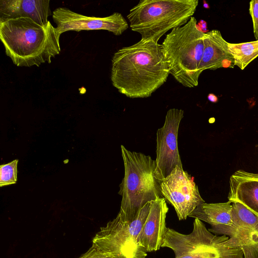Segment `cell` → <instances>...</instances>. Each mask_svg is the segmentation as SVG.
I'll use <instances>...</instances> for the list:
<instances>
[{
  "mask_svg": "<svg viewBox=\"0 0 258 258\" xmlns=\"http://www.w3.org/2000/svg\"><path fill=\"white\" fill-rule=\"evenodd\" d=\"M229 201H237L258 216V173L240 169L229 179Z\"/></svg>",
  "mask_w": 258,
  "mask_h": 258,
  "instance_id": "cell-13",
  "label": "cell"
},
{
  "mask_svg": "<svg viewBox=\"0 0 258 258\" xmlns=\"http://www.w3.org/2000/svg\"><path fill=\"white\" fill-rule=\"evenodd\" d=\"M18 160L2 164L0 166V186L15 184L17 181V165Z\"/></svg>",
  "mask_w": 258,
  "mask_h": 258,
  "instance_id": "cell-19",
  "label": "cell"
},
{
  "mask_svg": "<svg viewBox=\"0 0 258 258\" xmlns=\"http://www.w3.org/2000/svg\"><path fill=\"white\" fill-rule=\"evenodd\" d=\"M205 35L192 17L185 25L172 29L161 44L170 74L184 87L198 85Z\"/></svg>",
  "mask_w": 258,
  "mask_h": 258,
  "instance_id": "cell-4",
  "label": "cell"
},
{
  "mask_svg": "<svg viewBox=\"0 0 258 258\" xmlns=\"http://www.w3.org/2000/svg\"><path fill=\"white\" fill-rule=\"evenodd\" d=\"M208 98L209 100L213 102H215L217 100L216 97L212 94H210L208 96Z\"/></svg>",
  "mask_w": 258,
  "mask_h": 258,
  "instance_id": "cell-24",
  "label": "cell"
},
{
  "mask_svg": "<svg viewBox=\"0 0 258 258\" xmlns=\"http://www.w3.org/2000/svg\"><path fill=\"white\" fill-rule=\"evenodd\" d=\"M232 202L206 203L199 205L188 217L198 218L211 225V227L218 226H231L232 224Z\"/></svg>",
  "mask_w": 258,
  "mask_h": 258,
  "instance_id": "cell-16",
  "label": "cell"
},
{
  "mask_svg": "<svg viewBox=\"0 0 258 258\" xmlns=\"http://www.w3.org/2000/svg\"><path fill=\"white\" fill-rule=\"evenodd\" d=\"M198 0H141L127 15L130 27L143 41L158 42L166 32L193 17Z\"/></svg>",
  "mask_w": 258,
  "mask_h": 258,
  "instance_id": "cell-5",
  "label": "cell"
},
{
  "mask_svg": "<svg viewBox=\"0 0 258 258\" xmlns=\"http://www.w3.org/2000/svg\"><path fill=\"white\" fill-rule=\"evenodd\" d=\"M132 253L131 254V255L128 257V258H132Z\"/></svg>",
  "mask_w": 258,
  "mask_h": 258,
  "instance_id": "cell-25",
  "label": "cell"
},
{
  "mask_svg": "<svg viewBox=\"0 0 258 258\" xmlns=\"http://www.w3.org/2000/svg\"><path fill=\"white\" fill-rule=\"evenodd\" d=\"M228 46L234 66L242 70L258 57V40L239 43H228Z\"/></svg>",
  "mask_w": 258,
  "mask_h": 258,
  "instance_id": "cell-17",
  "label": "cell"
},
{
  "mask_svg": "<svg viewBox=\"0 0 258 258\" xmlns=\"http://www.w3.org/2000/svg\"><path fill=\"white\" fill-rule=\"evenodd\" d=\"M249 12L252 18L254 36L257 40H258V0H252L249 2Z\"/></svg>",
  "mask_w": 258,
  "mask_h": 258,
  "instance_id": "cell-21",
  "label": "cell"
},
{
  "mask_svg": "<svg viewBox=\"0 0 258 258\" xmlns=\"http://www.w3.org/2000/svg\"><path fill=\"white\" fill-rule=\"evenodd\" d=\"M232 225L252 229L258 233V216L237 201L232 202Z\"/></svg>",
  "mask_w": 258,
  "mask_h": 258,
  "instance_id": "cell-18",
  "label": "cell"
},
{
  "mask_svg": "<svg viewBox=\"0 0 258 258\" xmlns=\"http://www.w3.org/2000/svg\"><path fill=\"white\" fill-rule=\"evenodd\" d=\"M52 19L60 35L67 31L104 30L116 36L121 35L129 27L122 14L114 12L103 17L87 16L66 7H59L52 12Z\"/></svg>",
  "mask_w": 258,
  "mask_h": 258,
  "instance_id": "cell-10",
  "label": "cell"
},
{
  "mask_svg": "<svg viewBox=\"0 0 258 258\" xmlns=\"http://www.w3.org/2000/svg\"><path fill=\"white\" fill-rule=\"evenodd\" d=\"M228 238L226 235L213 234L202 221L195 218L189 234L167 228L161 247L171 249L175 258H243L240 248L225 244Z\"/></svg>",
  "mask_w": 258,
  "mask_h": 258,
  "instance_id": "cell-6",
  "label": "cell"
},
{
  "mask_svg": "<svg viewBox=\"0 0 258 258\" xmlns=\"http://www.w3.org/2000/svg\"><path fill=\"white\" fill-rule=\"evenodd\" d=\"M151 202L140 210L137 218L131 222L123 221L118 216L109 221L92 239V244L105 253L120 257L128 258L138 246L137 241L147 218Z\"/></svg>",
  "mask_w": 258,
  "mask_h": 258,
  "instance_id": "cell-7",
  "label": "cell"
},
{
  "mask_svg": "<svg viewBox=\"0 0 258 258\" xmlns=\"http://www.w3.org/2000/svg\"><path fill=\"white\" fill-rule=\"evenodd\" d=\"M170 74L161 44L139 42L122 47L111 59L110 79L118 91L130 98H144L163 85Z\"/></svg>",
  "mask_w": 258,
  "mask_h": 258,
  "instance_id": "cell-1",
  "label": "cell"
},
{
  "mask_svg": "<svg viewBox=\"0 0 258 258\" xmlns=\"http://www.w3.org/2000/svg\"><path fill=\"white\" fill-rule=\"evenodd\" d=\"M208 230L216 235L228 236L225 244L232 247L240 248L243 258H258V233L254 230L232 224L212 227Z\"/></svg>",
  "mask_w": 258,
  "mask_h": 258,
  "instance_id": "cell-15",
  "label": "cell"
},
{
  "mask_svg": "<svg viewBox=\"0 0 258 258\" xmlns=\"http://www.w3.org/2000/svg\"><path fill=\"white\" fill-rule=\"evenodd\" d=\"M51 15L49 0L0 1V21L29 18L45 25Z\"/></svg>",
  "mask_w": 258,
  "mask_h": 258,
  "instance_id": "cell-12",
  "label": "cell"
},
{
  "mask_svg": "<svg viewBox=\"0 0 258 258\" xmlns=\"http://www.w3.org/2000/svg\"><path fill=\"white\" fill-rule=\"evenodd\" d=\"M78 258H120L104 252L92 244V246L84 253Z\"/></svg>",
  "mask_w": 258,
  "mask_h": 258,
  "instance_id": "cell-20",
  "label": "cell"
},
{
  "mask_svg": "<svg viewBox=\"0 0 258 258\" xmlns=\"http://www.w3.org/2000/svg\"><path fill=\"white\" fill-rule=\"evenodd\" d=\"M132 255V258H145L147 253L142 248L138 246L133 250Z\"/></svg>",
  "mask_w": 258,
  "mask_h": 258,
  "instance_id": "cell-22",
  "label": "cell"
},
{
  "mask_svg": "<svg viewBox=\"0 0 258 258\" xmlns=\"http://www.w3.org/2000/svg\"><path fill=\"white\" fill-rule=\"evenodd\" d=\"M160 185L163 197L174 207L179 220H185L205 203L193 178L178 166Z\"/></svg>",
  "mask_w": 258,
  "mask_h": 258,
  "instance_id": "cell-9",
  "label": "cell"
},
{
  "mask_svg": "<svg viewBox=\"0 0 258 258\" xmlns=\"http://www.w3.org/2000/svg\"><path fill=\"white\" fill-rule=\"evenodd\" d=\"M168 211L164 198L151 202L149 213L137 241L138 246L145 251H157L161 247L167 229L165 219Z\"/></svg>",
  "mask_w": 258,
  "mask_h": 258,
  "instance_id": "cell-11",
  "label": "cell"
},
{
  "mask_svg": "<svg viewBox=\"0 0 258 258\" xmlns=\"http://www.w3.org/2000/svg\"><path fill=\"white\" fill-rule=\"evenodd\" d=\"M184 116L181 109L171 108L163 125L156 133V158L154 176L159 181L169 176L177 166L182 167L177 145L179 124Z\"/></svg>",
  "mask_w": 258,
  "mask_h": 258,
  "instance_id": "cell-8",
  "label": "cell"
},
{
  "mask_svg": "<svg viewBox=\"0 0 258 258\" xmlns=\"http://www.w3.org/2000/svg\"><path fill=\"white\" fill-rule=\"evenodd\" d=\"M204 48L200 69L201 73L206 70H215L222 68H233V59L228 49V42L218 30L205 33Z\"/></svg>",
  "mask_w": 258,
  "mask_h": 258,
  "instance_id": "cell-14",
  "label": "cell"
},
{
  "mask_svg": "<svg viewBox=\"0 0 258 258\" xmlns=\"http://www.w3.org/2000/svg\"><path fill=\"white\" fill-rule=\"evenodd\" d=\"M60 34L50 21L41 25L29 18L0 21L5 53L17 67H39L58 55Z\"/></svg>",
  "mask_w": 258,
  "mask_h": 258,
  "instance_id": "cell-2",
  "label": "cell"
},
{
  "mask_svg": "<svg viewBox=\"0 0 258 258\" xmlns=\"http://www.w3.org/2000/svg\"><path fill=\"white\" fill-rule=\"evenodd\" d=\"M124 175L118 194L122 196L118 216L131 222L148 203L162 198L160 181L154 176L155 161L150 156L121 145Z\"/></svg>",
  "mask_w": 258,
  "mask_h": 258,
  "instance_id": "cell-3",
  "label": "cell"
},
{
  "mask_svg": "<svg viewBox=\"0 0 258 258\" xmlns=\"http://www.w3.org/2000/svg\"><path fill=\"white\" fill-rule=\"evenodd\" d=\"M198 27L200 28V29L204 33H206L205 29L206 28V23L203 21V20H201L198 24H197Z\"/></svg>",
  "mask_w": 258,
  "mask_h": 258,
  "instance_id": "cell-23",
  "label": "cell"
}]
</instances>
